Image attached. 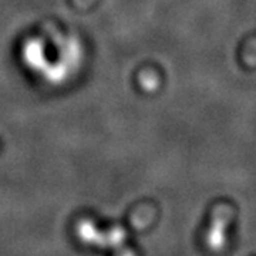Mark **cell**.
Instances as JSON below:
<instances>
[{
  "label": "cell",
  "instance_id": "obj_1",
  "mask_svg": "<svg viewBox=\"0 0 256 256\" xmlns=\"http://www.w3.org/2000/svg\"><path fill=\"white\" fill-rule=\"evenodd\" d=\"M230 218H232V210L226 206L215 210L212 225L208 229V234L205 236L206 245L210 249L218 252V250H222L225 248V244H226V234L225 232L229 226Z\"/></svg>",
  "mask_w": 256,
  "mask_h": 256
}]
</instances>
